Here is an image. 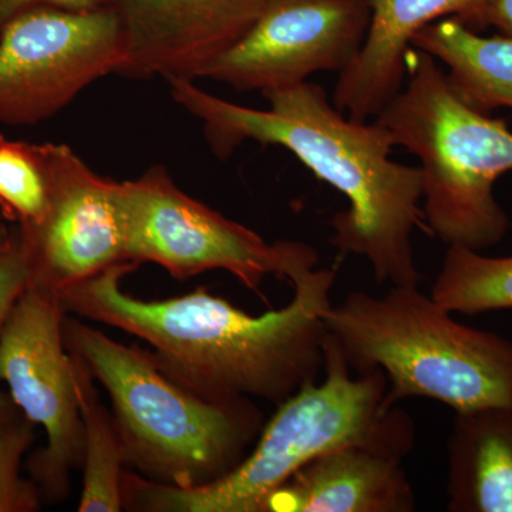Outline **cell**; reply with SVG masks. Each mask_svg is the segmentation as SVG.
Wrapping results in <instances>:
<instances>
[{
  "label": "cell",
  "mask_w": 512,
  "mask_h": 512,
  "mask_svg": "<svg viewBox=\"0 0 512 512\" xmlns=\"http://www.w3.org/2000/svg\"><path fill=\"white\" fill-rule=\"evenodd\" d=\"M121 262L59 292L66 313L137 336L164 372L214 400L258 399L279 406L325 369V313L339 264L293 276L292 301L252 316L198 288L163 301L121 291L137 269Z\"/></svg>",
  "instance_id": "cell-1"
},
{
  "label": "cell",
  "mask_w": 512,
  "mask_h": 512,
  "mask_svg": "<svg viewBox=\"0 0 512 512\" xmlns=\"http://www.w3.org/2000/svg\"><path fill=\"white\" fill-rule=\"evenodd\" d=\"M167 83L175 103L201 121L215 156L225 160L245 141L291 151L349 201L330 220L340 256L365 258L377 284L419 286L413 235L429 231L421 171L390 158L396 146L387 128L345 117L318 84L262 93L269 110H256L212 96L194 80Z\"/></svg>",
  "instance_id": "cell-2"
},
{
  "label": "cell",
  "mask_w": 512,
  "mask_h": 512,
  "mask_svg": "<svg viewBox=\"0 0 512 512\" xmlns=\"http://www.w3.org/2000/svg\"><path fill=\"white\" fill-rule=\"evenodd\" d=\"M64 343L109 394L124 464L177 488L202 487L239 466L264 429L251 399L214 400L164 372L148 350L64 318Z\"/></svg>",
  "instance_id": "cell-3"
},
{
  "label": "cell",
  "mask_w": 512,
  "mask_h": 512,
  "mask_svg": "<svg viewBox=\"0 0 512 512\" xmlns=\"http://www.w3.org/2000/svg\"><path fill=\"white\" fill-rule=\"evenodd\" d=\"M325 323L350 370L386 375L383 413L407 397L456 413L512 404V342L458 323L419 286H393L380 298L352 291Z\"/></svg>",
  "instance_id": "cell-4"
},
{
  "label": "cell",
  "mask_w": 512,
  "mask_h": 512,
  "mask_svg": "<svg viewBox=\"0 0 512 512\" xmlns=\"http://www.w3.org/2000/svg\"><path fill=\"white\" fill-rule=\"evenodd\" d=\"M407 72L409 83L376 121L420 160L427 228L447 247L500 244L510 221L494 184L512 170V131L468 106L429 53L410 50Z\"/></svg>",
  "instance_id": "cell-5"
},
{
  "label": "cell",
  "mask_w": 512,
  "mask_h": 512,
  "mask_svg": "<svg viewBox=\"0 0 512 512\" xmlns=\"http://www.w3.org/2000/svg\"><path fill=\"white\" fill-rule=\"evenodd\" d=\"M325 379L279 404L247 457L227 476L177 488L124 473L123 507L148 512H264L269 497L320 454L362 439L383 416L382 370L352 376L338 339H325Z\"/></svg>",
  "instance_id": "cell-6"
},
{
  "label": "cell",
  "mask_w": 512,
  "mask_h": 512,
  "mask_svg": "<svg viewBox=\"0 0 512 512\" xmlns=\"http://www.w3.org/2000/svg\"><path fill=\"white\" fill-rule=\"evenodd\" d=\"M119 202L126 261L160 265L177 281L222 269L261 293L266 276L291 282L299 271L319 262L311 245L268 244L252 229L194 200L177 187L163 165L119 183Z\"/></svg>",
  "instance_id": "cell-7"
},
{
  "label": "cell",
  "mask_w": 512,
  "mask_h": 512,
  "mask_svg": "<svg viewBox=\"0 0 512 512\" xmlns=\"http://www.w3.org/2000/svg\"><path fill=\"white\" fill-rule=\"evenodd\" d=\"M66 311L59 292L30 279L0 332V380L23 416L46 431L30 470L53 503L69 495L83 467L84 430L72 356L64 343Z\"/></svg>",
  "instance_id": "cell-8"
},
{
  "label": "cell",
  "mask_w": 512,
  "mask_h": 512,
  "mask_svg": "<svg viewBox=\"0 0 512 512\" xmlns=\"http://www.w3.org/2000/svg\"><path fill=\"white\" fill-rule=\"evenodd\" d=\"M121 63L120 23L111 8L36 6L0 28V123L35 126L66 109Z\"/></svg>",
  "instance_id": "cell-9"
},
{
  "label": "cell",
  "mask_w": 512,
  "mask_h": 512,
  "mask_svg": "<svg viewBox=\"0 0 512 512\" xmlns=\"http://www.w3.org/2000/svg\"><path fill=\"white\" fill-rule=\"evenodd\" d=\"M370 23L367 0H268L247 35L208 67L205 79L266 93L342 72L359 55Z\"/></svg>",
  "instance_id": "cell-10"
},
{
  "label": "cell",
  "mask_w": 512,
  "mask_h": 512,
  "mask_svg": "<svg viewBox=\"0 0 512 512\" xmlns=\"http://www.w3.org/2000/svg\"><path fill=\"white\" fill-rule=\"evenodd\" d=\"M46 174L47 205L20 227L30 279L56 292L127 262L119 183L94 173L66 144H36Z\"/></svg>",
  "instance_id": "cell-11"
},
{
  "label": "cell",
  "mask_w": 512,
  "mask_h": 512,
  "mask_svg": "<svg viewBox=\"0 0 512 512\" xmlns=\"http://www.w3.org/2000/svg\"><path fill=\"white\" fill-rule=\"evenodd\" d=\"M413 446L412 417L393 406L362 439L296 471L264 512H413L416 494L403 467Z\"/></svg>",
  "instance_id": "cell-12"
},
{
  "label": "cell",
  "mask_w": 512,
  "mask_h": 512,
  "mask_svg": "<svg viewBox=\"0 0 512 512\" xmlns=\"http://www.w3.org/2000/svg\"><path fill=\"white\" fill-rule=\"evenodd\" d=\"M268 0H114L120 23L117 74L133 79H204L242 39Z\"/></svg>",
  "instance_id": "cell-13"
},
{
  "label": "cell",
  "mask_w": 512,
  "mask_h": 512,
  "mask_svg": "<svg viewBox=\"0 0 512 512\" xmlns=\"http://www.w3.org/2000/svg\"><path fill=\"white\" fill-rule=\"evenodd\" d=\"M370 23L359 55L339 72L333 104L356 121L377 117L403 89L413 37L434 20L460 18L481 0H367Z\"/></svg>",
  "instance_id": "cell-14"
},
{
  "label": "cell",
  "mask_w": 512,
  "mask_h": 512,
  "mask_svg": "<svg viewBox=\"0 0 512 512\" xmlns=\"http://www.w3.org/2000/svg\"><path fill=\"white\" fill-rule=\"evenodd\" d=\"M447 450L448 511L512 512V404L456 413Z\"/></svg>",
  "instance_id": "cell-15"
},
{
  "label": "cell",
  "mask_w": 512,
  "mask_h": 512,
  "mask_svg": "<svg viewBox=\"0 0 512 512\" xmlns=\"http://www.w3.org/2000/svg\"><path fill=\"white\" fill-rule=\"evenodd\" d=\"M412 47L446 64L451 86L468 106L487 114L512 109V37L480 36L453 18L421 29Z\"/></svg>",
  "instance_id": "cell-16"
},
{
  "label": "cell",
  "mask_w": 512,
  "mask_h": 512,
  "mask_svg": "<svg viewBox=\"0 0 512 512\" xmlns=\"http://www.w3.org/2000/svg\"><path fill=\"white\" fill-rule=\"evenodd\" d=\"M72 356L84 430L83 491L80 512H119L123 508L124 453L113 414L101 404L93 376L76 353Z\"/></svg>",
  "instance_id": "cell-17"
},
{
  "label": "cell",
  "mask_w": 512,
  "mask_h": 512,
  "mask_svg": "<svg viewBox=\"0 0 512 512\" xmlns=\"http://www.w3.org/2000/svg\"><path fill=\"white\" fill-rule=\"evenodd\" d=\"M431 298L448 312L470 316L512 309V256L448 247Z\"/></svg>",
  "instance_id": "cell-18"
},
{
  "label": "cell",
  "mask_w": 512,
  "mask_h": 512,
  "mask_svg": "<svg viewBox=\"0 0 512 512\" xmlns=\"http://www.w3.org/2000/svg\"><path fill=\"white\" fill-rule=\"evenodd\" d=\"M0 202L20 227L36 224L45 214L46 174L36 144L0 134Z\"/></svg>",
  "instance_id": "cell-19"
},
{
  "label": "cell",
  "mask_w": 512,
  "mask_h": 512,
  "mask_svg": "<svg viewBox=\"0 0 512 512\" xmlns=\"http://www.w3.org/2000/svg\"><path fill=\"white\" fill-rule=\"evenodd\" d=\"M32 421L18 414L0 416V512H33L40 508L36 484L20 477L22 457L35 441Z\"/></svg>",
  "instance_id": "cell-20"
},
{
  "label": "cell",
  "mask_w": 512,
  "mask_h": 512,
  "mask_svg": "<svg viewBox=\"0 0 512 512\" xmlns=\"http://www.w3.org/2000/svg\"><path fill=\"white\" fill-rule=\"evenodd\" d=\"M30 265L22 242L18 235L9 238L0 245V332L10 309L18 301L20 293L30 281ZM16 413L15 403L10 396L0 390V416Z\"/></svg>",
  "instance_id": "cell-21"
},
{
  "label": "cell",
  "mask_w": 512,
  "mask_h": 512,
  "mask_svg": "<svg viewBox=\"0 0 512 512\" xmlns=\"http://www.w3.org/2000/svg\"><path fill=\"white\" fill-rule=\"evenodd\" d=\"M454 19L470 29L491 26L512 37V0H481L476 8Z\"/></svg>",
  "instance_id": "cell-22"
},
{
  "label": "cell",
  "mask_w": 512,
  "mask_h": 512,
  "mask_svg": "<svg viewBox=\"0 0 512 512\" xmlns=\"http://www.w3.org/2000/svg\"><path fill=\"white\" fill-rule=\"evenodd\" d=\"M36 6H52L67 10H90L99 8V0H0V28L23 10Z\"/></svg>",
  "instance_id": "cell-23"
},
{
  "label": "cell",
  "mask_w": 512,
  "mask_h": 512,
  "mask_svg": "<svg viewBox=\"0 0 512 512\" xmlns=\"http://www.w3.org/2000/svg\"><path fill=\"white\" fill-rule=\"evenodd\" d=\"M9 232H8V229H6L5 227H3V225H0V245L3 244V242L6 241V239L9 238Z\"/></svg>",
  "instance_id": "cell-24"
}]
</instances>
